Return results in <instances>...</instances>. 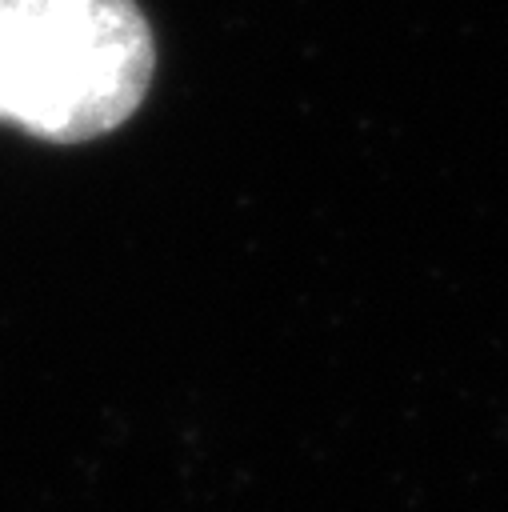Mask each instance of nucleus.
Wrapping results in <instances>:
<instances>
[{
  "label": "nucleus",
  "mask_w": 508,
  "mask_h": 512,
  "mask_svg": "<svg viewBox=\"0 0 508 512\" xmlns=\"http://www.w3.org/2000/svg\"><path fill=\"white\" fill-rule=\"evenodd\" d=\"M156 44L136 0H0V120L80 144L144 100Z\"/></svg>",
  "instance_id": "f257e3e1"
}]
</instances>
